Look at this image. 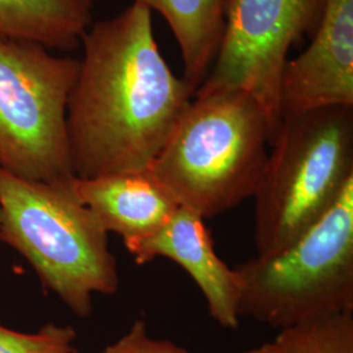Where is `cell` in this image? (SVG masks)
I'll return each instance as SVG.
<instances>
[{
    "instance_id": "cell-1",
    "label": "cell",
    "mask_w": 353,
    "mask_h": 353,
    "mask_svg": "<svg viewBox=\"0 0 353 353\" xmlns=\"http://www.w3.org/2000/svg\"><path fill=\"white\" fill-rule=\"evenodd\" d=\"M67 106L76 178L148 170L195 89L168 65L151 11L134 1L90 24Z\"/></svg>"
},
{
    "instance_id": "cell-2",
    "label": "cell",
    "mask_w": 353,
    "mask_h": 353,
    "mask_svg": "<svg viewBox=\"0 0 353 353\" xmlns=\"http://www.w3.org/2000/svg\"><path fill=\"white\" fill-rule=\"evenodd\" d=\"M271 138L267 115L249 93L195 94L150 170L181 207L214 217L254 196Z\"/></svg>"
},
{
    "instance_id": "cell-3",
    "label": "cell",
    "mask_w": 353,
    "mask_h": 353,
    "mask_svg": "<svg viewBox=\"0 0 353 353\" xmlns=\"http://www.w3.org/2000/svg\"><path fill=\"white\" fill-rule=\"evenodd\" d=\"M74 178L34 181L0 169V241L72 313L87 318L93 294L119 290V274L109 233L79 198Z\"/></svg>"
},
{
    "instance_id": "cell-4",
    "label": "cell",
    "mask_w": 353,
    "mask_h": 353,
    "mask_svg": "<svg viewBox=\"0 0 353 353\" xmlns=\"http://www.w3.org/2000/svg\"><path fill=\"white\" fill-rule=\"evenodd\" d=\"M254 194L256 254L287 248L353 181V106L281 115Z\"/></svg>"
},
{
    "instance_id": "cell-5",
    "label": "cell",
    "mask_w": 353,
    "mask_h": 353,
    "mask_svg": "<svg viewBox=\"0 0 353 353\" xmlns=\"http://www.w3.org/2000/svg\"><path fill=\"white\" fill-rule=\"evenodd\" d=\"M241 316L284 330L353 313V181L318 223L287 248L234 267Z\"/></svg>"
},
{
    "instance_id": "cell-6",
    "label": "cell",
    "mask_w": 353,
    "mask_h": 353,
    "mask_svg": "<svg viewBox=\"0 0 353 353\" xmlns=\"http://www.w3.org/2000/svg\"><path fill=\"white\" fill-rule=\"evenodd\" d=\"M79 61L0 36V169L34 181L75 176L67 106Z\"/></svg>"
},
{
    "instance_id": "cell-7",
    "label": "cell",
    "mask_w": 353,
    "mask_h": 353,
    "mask_svg": "<svg viewBox=\"0 0 353 353\" xmlns=\"http://www.w3.org/2000/svg\"><path fill=\"white\" fill-rule=\"evenodd\" d=\"M321 4L322 0H225L220 49L195 94L224 89L249 93L267 115L274 138L281 121L288 52L316 19L318 23Z\"/></svg>"
},
{
    "instance_id": "cell-8",
    "label": "cell",
    "mask_w": 353,
    "mask_h": 353,
    "mask_svg": "<svg viewBox=\"0 0 353 353\" xmlns=\"http://www.w3.org/2000/svg\"><path fill=\"white\" fill-rule=\"evenodd\" d=\"M353 106V0H322L316 36L281 79V115Z\"/></svg>"
},
{
    "instance_id": "cell-9",
    "label": "cell",
    "mask_w": 353,
    "mask_h": 353,
    "mask_svg": "<svg viewBox=\"0 0 353 353\" xmlns=\"http://www.w3.org/2000/svg\"><path fill=\"white\" fill-rule=\"evenodd\" d=\"M127 250L138 265L166 258L181 265L199 287L211 318L221 327H239L237 274L214 252V241L199 214L179 207L159 232L128 246Z\"/></svg>"
},
{
    "instance_id": "cell-10",
    "label": "cell",
    "mask_w": 353,
    "mask_h": 353,
    "mask_svg": "<svg viewBox=\"0 0 353 353\" xmlns=\"http://www.w3.org/2000/svg\"><path fill=\"white\" fill-rule=\"evenodd\" d=\"M79 198L128 248L159 232L181 207L151 170L74 178Z\"/></svg>"
},
{
    "instance_id": "cell-11",
    "label": "cell",
    "mask_w": 353,
    "mask_h": 353,
    "mask_svg": "<svg viewBox=\"0 0 353 353\" xmlns=\"http://www.w3.org/2000/svg\"><path fill=\"white\" fill-rule=\"evenodd\" d=\"M164 16L179 45L183 79L201 87L220 49L225 23V0H135Z\"/></svg>"
},
{
    "instance_id": "cell-12",
    "label": "cell",
    "mask_w": 353,
    "mask_h": 353,
    "mask_svg": "<svg viewBox=\"0 0 353 353\" xmlns=\"http://www.w3.org/2000/svg\"><path fill=\"white\" fill-rule=\"evenodd\" d=\"M96 0H0V36L67 50L81 41Z\"/></svg>"
},
{
    "instance_id": "cell-13",
    "label": "cell",
    "mask_w": 353,
    "mask_h": 353,
    "mask_svg": "<svg viewBox=\"0 0 353 353\" xmlns=\"http://www.w3.org/2000/svg\"><path fill=\"white\" fill-rule=\"evenodd\" d=\"M259 353H353V313L318 318L279 331Z\"/></svg>"
},
{
    "instance_id": "cell-14",
    "label": "cell",
    "mask_w": 353,
    "mask_h": 353,
    "mask_svg": "<svg viewBox=\"0 0 353 353\" xmlns=\"http://www.w3.org/2000/svg\"><path fill=\"white\" fill-rule=\"evenodd\" d=\"M76 331L48 323L34 334L17 332L0 322V353H75Z\"/></svg>"
},
{
    "instance_id": "cell-15",
    "label": "cell",
    "mask_w": 353,
    "mask_h": 353,
    "mask_svg": "<svg viewBox=\"0 0 353 353\" xmlns=\"http://www.w3.org/2000/svg\"><path fill=\"white\" fill-rule=\"evenodd\" d=\"M100 353H189L173 341L154 339L151 336L147 323L137 319L130 330L118 341L108 345ZM240 353H259V347Z\"/></svg>"
}]
</instances>
